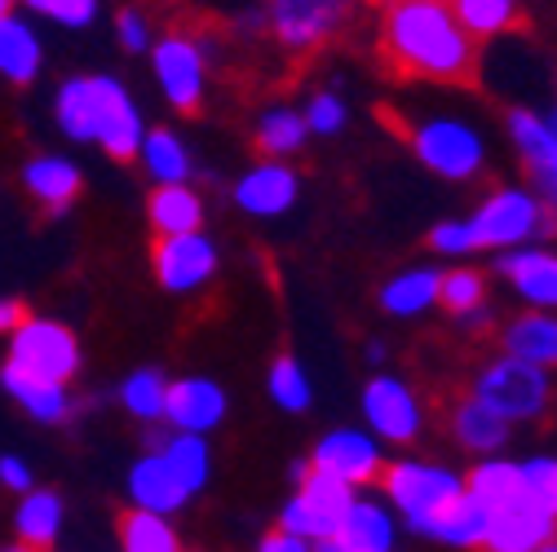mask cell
Masks as SVG:
<instances>
[{
	"mask_svg": "<svg viewBox=\"0 0 557 552\" xmlns=\"http://www.w3.org/2000/svg\"><path fill=\"white\" fill-rule=\"evenodd\" d=\"M496 269L505 274L509 288H513L531 310H548V314H557V248L527 243V248L500 252Z\"/></svg>",
	"mask_w": 557,
	"mask_h": 552,
	"instance_id": "2e32d148",
	"label": "cell"
},
{
	"mask_svg": "<svg viewBox=\"0 0 557 552\" xmlns=\"http://www.w3.org/2000/svg\"><path fill=\"white\" fill-rule=\"evenodd\" d=\"M310 468L359 491L363 481L381 477L385 464H381V447H376L372 434H363V429H332V434L319 438V447L310 455Z\"/></svg>",
	"mask_w": 557,
	"mask_h": 552,
	"instance_id": "4fadbf2b",
	"label": "cell"
},
{
	"mask_svg": "<svg viewBox=\"0 0 557 552\" xmlns=\"http://www.w3.org/2000/svg\"><path fill=\"white\" fill-rule=\"evenodd\" d=\"M257 552H314V543H306V539H297V535H288V530H270V535L257 543Z\"/></svg>",
	"mask_w": 557,
	"mask_h": 552,
	"instance_id": "ee69618b",
	"label": "cell"
},
{
	"mask_svg": "<svg viewBox=\"0 0 557 552\" xmlns=\"http://www.w3.org/2000/svg\"><path fill=\"white\" fill-rule=\"evenodd\" d=\"M385 473V500L398 509V517L421 535L438 509H447L460 491H465V477L451 473L447 464H430V460H398Z\"/></svg>",
	"mask_w": 557,
	"mask_h": 552,
	"instance_id": "277c9868",
	"label": "cell"
},
{
	"mask_svg": "<svg viewBox=\"0 0 557 552\" xmlns=\"http://www.w3.org/2000/svg\"><path fill=\"white\" fill-rule=\"evenodd\" d=\"M23 181H27V190L45 203L49 213H66L76 203V195H81V168L72 160H58V155L32 160Z\"/></svg>",
	"mask_w": 557,
	"mask_h": 552,
	"instance_id": "cb8c5ba5",
	"label": "cell"
},
{
	"mask_svg": "<svg viewBox=\"0 0 557 552\" xmlns=\"http://www.w3.org/2000/svg\"><path fill=\"white\" fill-rule=\"evenodd\" d=\"M156 279L169 288V292H195L203 288L208 279L218 274V248L208 235H169V239H156Z\"/></svg>",
	"mask_w": 557,
	"mask_h": 552,
	"instance_id": "9a60e30c",
	"label": "cell"
},
{
	"mask_svg": "<svg viewBox=\"0 0 557 552\" xmlns=\"http://www.w3.org/2000/svg\"><path fill=\"white\" fill-rule=\"evenodd\" d=\"M147 217L156 226L160 239L169 235H195L203 226V203L190 186H156L151 203H147Z\"/></svg>",
	"mask_w": 557,
	"mask_h": 552,
	"instance_id": "484cf974",
	"label": "cell"
},
{
	"mask_svg": "<svg viewBox=\"0 0 557 552\" xmlns=\"http://www.w3.org/2000/svg\"><path fill=\"white\" fill-rule=\"evenodd\" d=\"M151 62H156V80L169 98V106H177L182 115L199 111L203 102V53L186 32H169L164 40L151 45Z\"/></svg>",
	"mask_w": 557,
	"mask_h": 552,
	"instance_id": "7c38bea8",
	"label": "cell"
},
{
	"mask_svg": "<svg viewBox=\"0 0 557 552\" xmlns=\"http://www.w3.org/2000/svg\"><path fill=\"white\" fill-rule=\"evenodd\" d=\"M456 23L465 27V36L478 45V40H492V36H505L522 23L518 14V0H447Z\"/></svg>",
	"mask_w": 557,
	"mask_h": 552,
	"instance_id": "83f0119b",
	"label": "cell"
},
{
	"mask_svg": "<svg viewBox=\"0 0 557 552\" xmlns=\"http://www.w3.org/2000/svg\"><path fill=\"white\" fill-rule=\"evenodd\" d=\"M469 398H478L486 411H496L505 425H522V421H535L548 411L553 385H548V372H540L531 363L496 359L486 372H478Z\"/></svg>",
	"mask_w": 557,
	"mask_h": 552,
	"instance_id": "8992f818",
	"label": "cell"
},
{
	"mask_svg": "<svg viewBox=\"0 0 557 552\" xmlns=\"http://www.w3.org/2000/svg\"><path fill=\"white\" fill-rule=\"evenodd\" d=\"M451 429L460 438V447L478 451V455H496L505 442H509V425L496 416V411H486L478 398H465L451 416Z\"/></svg>",
	"mask_w": 557,
	"mask_h": 552,
	"instance_id": "f1b7e54d",
	"label": "cell"
},
{
	"mask_svg": "<svg viewBox=\"0 0 557 552\" xmlns=\"http://www.w3.org/2000/svg\"><path fill=\"white\" fill-rule=\"evenodd\" d=\"M58 124L76 142H98L111 160H133L143 147V120L133 98L111 76H81L58 93Z\"/></svg>",
	"mask_w": 557,
	"mask_h": 552,
	"instance_id": "7a4b0ae2",
	"label": "cell"
},
{
	"mask_svg": "<svg viewBox=\"0 0 557 552\" xmlns=\"http://www.w3.org/2000/svg\"><path fill=\"white\" fill-rule=\"evenodd\" d=\"M115 32H120V45H124V49H133V53L151 49V23H147V14H143V10H124V14H120V23H115Z\"/></svg>",
	"mask_w": 557,
	"mask_h": 552,
	"instance_id": "b9f144b4",
	"label": "cell"
},
{
	"mask_svg": "<svg viewBox=\"0 0 557 552\" xmlns=\"http://www.w3.org/2000/svg\"><path fill=\"white\" fill-rule=\"evenodd\" d=\"M297 190H301V181H297V173L288 164L265 160V164H257V168H248L239 177L235 203L252 217H284L297 203Z\"/></svg>",
	"mask_w": 557,
	"mask_h": 552,
	"instance_id": "d6986e66",
	"label": "cell"
},
{
	"mask_svg": "<svg viewBox=\"0 0 557 552\" xmlns=\"http://www.w3.org/2000/svg\"><path fill=\"white\" fill-rule=\"evenodd\" d=\"M394 539H398L394 513L381 509V500H355L341 530L314 543V552H394Z\"/></svg>",
	"mask_w": 557,
	"mask_h": 552,
	"instance_id": "ac0fdd59",
	"label": "cell"
},
{
	"mask_svg": "<svg viewBox=\"0 0 557 552\" xmlns=\"http://www.w3.org/2000/svg\"><path fill=\"white\" fill-rule=\"evenodd\" d=\"M465 222L473 230L478 252L482 248L513 252L553 230V213L535 199V190H522V186H500L496 195H486L473 209V217H465Z\"/></svg>",
	"mask_w": 557,
	"mask_h": 552,
	"instance_id": "3957f363",
	"label": "cell"
},
{
	"mask_svg": "<svg viewBox=\"0 0 557 552\" xmlns=\"http://www.w3.org/2000/svg\"><path fill=\"white\" fill-rule=\"evenodd\" d=\"M164 393H169V380L156 367H147V372H137V376L124 380L120 402L133 411L137 421H160L164 416Z\"/></svg>",
	"mask_w": 557,
	"mask_h": 552,
	"instance_id": "d590c367",
	"label": "cell"
},
{
	"mask_svg": "<svg viewBox=\"0 0 557 552\" xmlns=\"http://www.w3.org/2000/svg\"><path fill=\"white\" fill-rule=\"evenodd\" d=\"M5 552H36V548H27V543H14V548H5Z\"/></svg>",
	"mask_w": 557,
	"mask_h": 552,
	"instance_id": "681fc988",
	"label": "cell"
},
{
	"mask_svg": "<svg viewBox=\"0 0 557 552\" xmlns=\"http://www.w3.org/2000/svg\"><path fill=\"white\" fill-rule=\"evenodd\" d=\"M137 160L151 173L156 186H186L190 177V155H186V142L169 128H156V133H143V147H137Z\"/></svg>",
	"mask_w": 557,
	"mask_h": 552,
	"instance_id": "4316f807",
	"label": "cell"
},
{
	"mask_svg": "<svg viewBox=\"0 0 557 552\" xmlns=\"http://www.w3.org/2000/svg\"><path fill=\"white\" fill-rule=\"evenodd\" d=\"M548 539H557V513H548L544 504H535L527 495V487L518 495H509L505 504L486 509L482 552H535Z\"/></svg>",
	"mask_w": 557,
	"mask_h": 552,
	"instance_id": "30bf717a",
	"label": "cell"
},
{
	"mask_svg": "<svg viewBox=\"0 0 557 552\" xmlns=\"http://www.w3.org/2000/svg\"><path fill=\"white\" fill-rule=\"evenodd\" d=\"M438 284H443V274L421 265V269H403L394 274V279L381 288V310L394 314V318H416V314H425L438 305Z\"/></svg>",
	"mask_w": 557,
	"mask_h": 552,
	"instance_id": "603a6c76",
	"label": "cell"
},
{
	"mask_svg": "<svg viewBox=\"0 0 557 552\" xmlns=\"http://www.w3.org/2000/svg\"><path fill=\"white\" fill-rule=\"evenodd\" d=\"M164 416L177 434H208L218 429L226 416V389L218 380H203V376H186L177 385H169L164 393Z\"/></svg>",
	"mask_w": 557,
	"mask_h": 552,
	"instance_id": "e0dca14e",
	"label": "cell"
},
{
	"mask_svg": "<svg viewBox=\"0 0 557 552\" xmlns=\"http://www.w3.org/2000/svg\"><path fill=\"white\" fill-rule=\"evenodd\" d=\"M421 535L434 539V543H447V548H482L486 513H482V504H478L469 491H460L447 509L434 513V522H430Z\"/></svg>",
	"mask_w": 557,
	"mask_h": 552,
	"instance_id": "d4e9b609",
	"label": "cell"
},
{
	"mask_svg": "<svg viewBox=\"0 0 557 552\" xmlns=\"http://www.w3.org/2000/svg\"><path fill=\"white\" fill-rule=\"evenodd\" d=\"M23 5L45 14V18H53V23H62V27H85L98 14V0H23Z\"/></svg>",
	"mask_w": 557,
	"mask_h": 552,
	"instance_id": "ab89813d",
	"label": "cell"
},
{
	"mask_svg": "<svg viewBox=\"0 0 557 552\" xmlns=\"http://www.w3.org/2000/svg\"><path fill=\"white\" fill-rule=\"evenodd\" d=\"M363 421L381 442H411L425 425V411L411 385H403L398 376H372L363 389Z\"/></svg>",
	"mask_w": 557,
	"mask_h": 552,
	"instance_id": "8fae6325",
	"label": "cell"
},
{
	"mask_svg": "<svg viewBox=\"0 0 557 552\" xmlns=\"http://www.w3.org/2000/svg\"><path fill=\"white\" fill-rule=\"evenodd\" d=\"M359 500L355 487H345V481L336 477H323L310 468V477L297 487V495L284 504V513H278V530H288L306 543H323L341 530L345 513H350V504Z\"/></svg>",
	"mask_w": 557,
	"mask_h": 552,
	"instance_id": "ba28073f",
	"label": "cell"
},
{
	"mask_svg": "<svg viewBox=\"0 0 557 552\" xmlns=\"http://www.w3.org/2000/svg\"><path fill=\"white\" fill-rule=\"evenodd\" d=\"M544 120H548V128H553V137H557V106H553V111H548Z\"/></svg>",
	"mask_w": 557,
	"mask_h": 552,
	"instance_id": "bcb514c9",
	"label": "cell"
},
{
	"mask_svg": "<svg viewBox=\"0 0 557 552\" xmlns=\"http://www.w3.org/2000/svg\"><path fill=\"white\" fill-rule=\"evenodd\" d=\"M0 481H5V487L10 491H32V468L18 460V455H5V460H0Z\"/></svg>",
	"mask_w": 557,
	"mask_h": 552,
	"instance_id": "7bdbcfd3",
	"label": "cell"
},
{
	"mask_svg": "<svg viewBox=\"0 0 557 552\" xmlns=\"http://www.w3.org/2000/svg\"><path fill=\"white\" fill-rule=\"evenodd\" d=\"M58 526H62V500L53 491H27L23 495V509H18V535L27 548L45 552L53 539H58Z\"/></svg>",
	"mask_w": 557,
	"mask_h": 552,
	"instance_id": "1f68e13d",
	"label": "cell"
},
{
	"mask_svg": "<svg viewBox=\"0 0 557 552\" xmlns=\"http://www.w3.org/2000/svg\"><path fill=\"white\" fill-rule=\"evenodd\" d=\"M381 53L411 80L469 85L478 76V45L465 36L447 0H385Z\"/></svg>",
	"mask_w": 557,
	"mask_h": 552,
	"instance_id": "6da1fadb",
	"label": "cell"
},
{
	"mask_svg": "<svg viewBox=\"0 0 557 552\" xmlns=\"http://www.w3.org/2000/svg\"><path fill=\"white\" fill-rule=\"evenodd\" d=\"M128 495H133L137 509L156 513V517H169V513H177V509L190 500V491L173 477V468L164 464L160 451H147L143 460L133 464V473H128Z\"/></svg>",
	"mask_w": 557,
	"mask_h": 552,
	"instance_id": "ffe728a7",
	"label": "cell"
},
{
	"mask_svg": "<svg viewBox=\"0 0 557 552\" xmlns=\"http://www.w3.org/2000/svg\"><path fill=\"white\" fill-rule=\"evenodd\" d=\"M306 137H310V128H306L301 111L274 106V111H265L257 120V151L270 155V160H278V164H284V155H297L306 147Z\"/></svg>",
	"mask_w": 557,
	"mask_h": 552,
	"instance_id": "4dcf8cb0",
	"label": "cell"
},
{
	"mask_svg": "<svg viewBox=\"0 0 557 552\" xmlns=\"http://www.w3.org/2000/svg\"><path fill=\"white\" fill-rule=\"evenodd\" d=\"M120 543H124V552H182L169 517H156L143 509H128L120 517Z\"/></svg>",
	"mask_w": 557,
	"mask_h": 552,
	"instance_id": "d6a6232c",
	"label": "cell"
},
{
	"mask_svg": "<svg viewBox=\"0 0 557 552\" xmlns=\"http://www.w3.org/2000/svg\"><path fill=\"white\" fill-rule=\"evenodd\" d=\"M430 248L438 252V256H473L478 252V243H473V230H469V222L460 217V222H438L434 230H430Z\"/></svg>",
	"mask_w": 557,
	"mask_h": 552,
	"instance_id": "60d3db41",
	"label": "cell"
},
{
	"mask_svg": "<svg viewBox=\"0 0 557 552\" xmlns=\"http://www.w3.org/2000/svg\"><path fill=\"white\" fill-rule=\"evenodd\" d=\"M500 344H505V359L531 363V367H540V372L557 367V314L531 310V314L513 318V323L500 331Z\"/></svg>",
	"mask_w": 557,
	"mask_h": 552,
	"instance_id": "44dd1931",
	"label": "cell"
},
{
	"mask_svg": "<svg viewBox=\"0 0 557 552\" xmlns=\"http://www.w3.org/2000/svg\"><path fill=\"white\" fill-rule=\"evenodd\" d=\"M23 318H27V310L18 301H0V331H14Z\"/></svg>",
	"mask_w": 557,
	"mask_h": 552,
	"instance_id": "f6af8a7d",
	"label": "cell"
},
{
	"mask_svg": "<svg viewBox=\"0 0 557 552\" xmlns=\"http://www.w3.org/2000/svg\"><path fill=\"white\" fill-rule=\"evenodd\" d=\"M160 455H164V464L173 468V477L182 481L190 495L203 491L208 468H213V455H208V442H203V438H195V434H177V438H169V442L160 447Z\"/></svg>",
	"mask_w": 557,
	"mask_h": 552,
	"instance_id": "836d02e7",
	"label": "cell"
},
{
	"mask_svg": "<svg viewBox=\"0 0 557 552\" xmlns=\"http://www.w3.org/2000/svg\"><path fill=\"white\" fill-rule=\"evenodd\" d=\"M10 363L40 376V380H53V385H66L76 372H81V344L76 336L66 331L62 323H49V318H23L14 327V344H10Z\"/></svg>",
	"mask_w": 557,
	"mask_h": 552,
	"instance_id": "9c48e42d",
	"label": "cell"
},
{
	"mask_svg": "<svg viewBox=\"0 0 557 552\" xmlns=\"http://www.w3.org/2000/svg\"><path fill=\"white\" fill-rule=\"evenodd\" d=\"M40 72V40L27 23L18 18H0V76L27 85Z\"/></svg>",
	"mask_w": 557,
	"mask_h": 552,
	"instance_id": "f546056e",
	"label": "cell"
},
{
	"mask_svg": "<svg viewBox=\"0 0 557 552\" xmlns=\"http://www.w3.org/2000/svg\"><path fill=\"white\" fill-rule=\"evenodd\" d=\"M355 10H359V0H270L265 18H270L274 40L288 53H314L332 36L345 32Z\"/></svg>",
	"mask_w": 557,
	"mask_h": 552,
	"instance_id": "52a82bcc",
	"label": "cell"
},
{
	"mask_svg": "<svg viewBox=\"0 0 557 552\" xmlns=\"http://www.w3.org/2000/svg\"><path fill=\"white\" fill-rule=\"evenodd\" d=\"M407 147L416 151L430 173L447 177V181H469L482 173V160H486V147L473 124L456 120V115H430L421 124L407 128Z\"/></svg>",
	"mask_w": 557,
	"mask_h": 552,
	"instance_id": "5b68a950",
	"label": "cell"
},
{
	"mask_svg": "<svg viewBox=\"0 0 557 552\" xmlns=\"http://www.w3.org/2000/svg\"><path fill=\"white\" fill-rule=\"evenodd\" d=\"M265 389H270V398H274L278 406H284V411H306V406H310V380H306L301 363H297V359H288V354L270 363Z\"/></svg>",
	"mask_w": 557,
	"mask_h": 552,
	"instance_id": "8d00e7d4",
	"label": "cell"
},
{
	"mask_svg": "<svg viewBox=\"0 0 557 552\" xmlns=\"http://www.w3.org/2000/svg\"><path fill=\"white\" fill-rule=\"evenodd\" d=\"M438 305L451 310L456 318L482 310V305H486V279H482L473 265H456V269H447V274H443V284H438Z\"/></svg>",
	"mask_w": 557,
	"mask_h": 552,
	"instance_id": "e575fe53",
	"label": "cell"
},
{
	"mask_svg": "<svg viewBox=\"0 0 557 552\" xmlns=\"http://www.w3.org/2000/svg\"><path fill=\"white\" fill-rule=\"evenodd\" d=\"M509 137H513V147L531 173L535 199L557 217V137H553L548 120L518 106V111H509Z\"/></svg>",
	"mask_w": 557,
	"mask_h": 552,
	"instance_id": "5bb4252c",
	"label": "cell"
},
{
	"mask_svg": "<svg viewBox=\"0 0 557 552\" xmlns=\"http://www.w3.org/2000/svg\"><path fill=\"white\" fill-rule=\"evenodd\" d=\"M10 10H14V0H0V18H10Z\"/></svg>",
	"mask_w": 557,
	"mask_h": 552,
	"instance_id": "7dc6e473",
	"label": "cell"
},
{
	"mask_svg": "<svg viewBox=\"0 0 557 552\" xmlns=\"http://www.w3.org/2000/svg\"><path fill=\"white\" fill-rule=\"evenodd\" d=\"M0 380H5V389L14 393L18 406H27V416L45 421V425H58L66 421V411H72V398H66V385H53V380H40L14 363H5V372H0Z\"/></svg>",
	"mask_w": 557,
	"mask_h": 552,
	"instance_id": "7402d4cb",
	"label": "cell"
},
{
	"mask_svg": "<svg viewBox=\"0 0 557 552\" xmlns=\"http://www.w3.org/2000/svg\"><path fill=\"white\" fill-rule=\"evenodd\" d=\"M301 120H306V128H310V133L332 137V133H341V128H345L350 111H345V102H341L336 93H314V98H310V106L301 111Z\"/></svg>",
	"mask_w": 557,
	"mask_h": 552,
	"instance_id": "f35d334b",
	"label": "cell"
},
{
	"mask_svg": "<svg viewBox=\"0 0 557 552\" xmlns=\"http://www.w3.org/2000/svg\"><path fill=\"white\" fill-rule=\"evenodd\" d=\"M535 552H557V539H548V543H540Z\"/></svg>",
	"mask_w": 557,
	"mask_h": 552,
	"instance_id": "c3c4849f",
	"label": "cell"
},
{
	"mask_svg": "<svg viewBox=\"0 0 557 552\" xmlns=\"http://www.w3.org/2000/svg\"><path fill=\"white\" fill-rule=\"evenodd\" d=\"M518 473H522L527 495H531L535 504H544L548 513H557V460H548V455H531V460L518 464Z\"/></svg>",
	"mask_w": 557,
	"mask_h": 552,
	"instance_id": "74e56055",
	"label": "cell"
}]
</instances>
